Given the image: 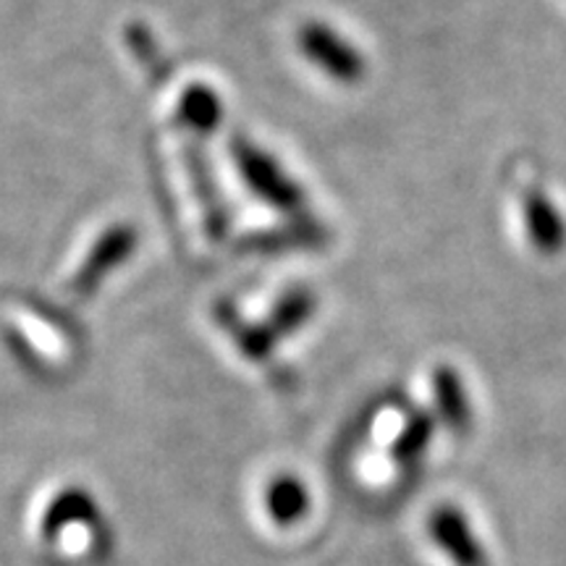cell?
I'll list each match as a JSON object with an SVG mask.
<instances>
[{
  "instance_id": "cell-1",
  "label": "cell",
  "mask_w": 566,
  "mask_h": 566,
  "mask_svg": "<svg viewBox=\"0 0 566 566\" xmlns=\"http://www.w3.org/2000/svg\"><path fill=\"white\" fill-rule=\"evenodd\" d=\"M302 51L307 53V59L321 66L325 74L334 76L336 82L344 84H357L365 80L367 74V63L365 55L352 48L342 34H336L334 30L323 24H310L304 27L300 34Z\"/></svg>"
},
{
  "instance_id": "cell-5",
  "label": "cell",
  "mask_w": 566,
  "mask_h": 566,
  "mask_svg": "<svg viewBox=\"0 0 566 566\" xmlns=\"http://www.w3.org/2000/svg\"><path fill=\"white\" fill-rule=\"evenodd\" d=\"M436 399H438V409H441L443 417L449 422H464L467 420V396H464V386L459 380V375L449 367H441L436 373Z\"/></svg>"
},
{
  "instance_id": "cell-4",
  "label": "cell",
  "mask_w": 566,
  "mask_h": 566,
  "mask_svg": "<svg viewBox=\"0 0 566 566\" xmlns=\"http://www.w3.org/2000/svg\"><path fill=\"white\" fill-rule=\"evenodd\" d=\"M433 530H436V537L438 541L449 543L451 554H454L462 566H480V554L475 548V543H472V537L467 535V527L464 522H459V516L443 512L436 516L433 522Z\"/></svg>"
},
{
  "instance_id": "cell-2",
  "label": "cell",
  "mask_w": 566,
  "mask_h": 566,
  "mask_svg": "<svg viewBox=\"0 0 566 566\" xmlns=\"http://www.w3.org/2000/svg\"><path fill=\"white\" fill-rule=\"evenodd\" d=\"M239 163H242V171L247 176V181L252 184L254 192L263 195L268 202L279 205L281 210H300L302 208V192L296 189V184H292L279 171L273 160H268L265 155H260L258 150H252L250 145H242L239 150Z\"/></svg>"
},
{
  "instance_id": "cell-6",
  "label": "cell",
  "mask_w": 566,
  "mask_h": 566,
  "mask_svg": "<svg viewBox=\"0 0 566 566\" xmlns=\"http://www.w3.org/2000/svg\"><path fill=\"white\" fill-rule=\"evenodd\" d=\"M307 501H304L302 488L296 485V480H279L268 493V506L275 520H292V516H300L302 509Z\"/></svg>"
},
{
  "instance_id": "cell-3",
  "label": "cell",
  "mask_w": 566,
  "mask_h": 566,
  "mask_svg": "<svg viewBox=\"0 0 566 566\" xmlns=\"http://www.w3.org/2000/svg\"><path fill=\"white\" fill-rule=\"evenodd\" d=\"M522 212H525L527 223V237L533 247L541 254H548L554 258L566 247V223L562 212L551 197L541 189H530V192L522 197Z\"/></svg>"
}]
</instances>
